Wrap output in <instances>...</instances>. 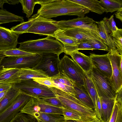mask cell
Listing matches in <instances>:
<instances>
[{
  "mask_svg": "<svg viewBox=\"0 0 122 122\" xmlns=\"http://www.w3.org/2000/svg\"><path fill=\"white\" fill-rule=\"evenodd\" d=\"M41 7L37 14L46 18L62 15H75L84 17L90 11L87 8L69 0H35Z\"/></svg>",
  "mask_w": 122,
  "mask_h": 122,
  "instance_id": "1",
  "label": "cell"
},
{
  "mask_svg": "<svg viewBox=\"0 0 122 122\" xmlns=\"http://www.w3.org/2000/svg\"><path fill=\"white\" fill-rule=\"evenodd\" d=\"M49 88L61 101L64 108L72 111L78 114L84 122H90L99 119L97 117L94 109L81 102L74 95L55 87Z\"/></svg>",
  "mask_w": 122,
  "mask_h": 122,
  "instance_id": "2",
  "label": "cell"
},
{
  "mask_svg": "<svg viewBox=\"0 0 122 122\" xmlns=\"http://www.w3.org/2000/svg\"><path fill=\"white\" fill-rule=\"evenodd\" d=\"M50 36L36 40L19 43L20 50L36 54L51 53L59 56L64 52L63 44L55 38Z\"/></svg>",
  "mask_w": 122,
  "mask_h": 122,
  "instance_id": "3",
  "label": "cell"
},
{
  "mask_svg": "<svg viewBox=\"0 0 122 122\" xmlns=\"http://www.w3.org/2000/svg\"><path fill=\"white\" fill-rule=\"evenodd\" d=\"M60 71L64 73L76 84L85 86V73L72 59L65 55L59 63Z\"/></svg>",
  "mask_w": 122,
  "mask_h": 122,
  "instance_id": "4",
  "label": "cell"
},
{
  "mask_svg": "<svg viewBox=\"0 0 122 122\" xmlns=\"http://www.w3.org/2000/svg\"><path fill=\"white\" fill-rule=\"evenodd\" d=\"M14 85L23 92L33 97L40 99L56 97L49 87L39 84L32 79L21 81L20 82Z\"/></svg>",
  "mask_w": 122,
  "mask_h": 122,
  "instance_id": "5",
  "label": "cell"
},
{
  "mask_svg": "<svg viewBox=\"0 0 122 122\" xmlns=\"http://www.w3.org/2000/svg\"><path fill=\"white\" fill-rule=\"evenodd\" d=\"M89 74L100 97L112 98L115 97L116 93L113 89L110 79L102 74L93 66Z\"/></svg>",
  "mask_w": 122,
  "mask_h": 122,
  "instance_id": "6",
  "label": "cell"
},
{
  "mask_svg": "<svg viewBox=\"0 0 122 122\" xmlns=\"http://www.w3.org/2000/svg\"><path fill=\"white\" fill-rule=\"evenodd\" d=\"M107 53L112 67L110 80L116 93L122 88V55L119 53L116 48L110 49Z\"/></svg>",
  "mask_w": 122,
  "mask_h": 122,
  "instance_id": "7",
  "label": "cell"
},
{
  "mask_svg": "<svg viewBox=\"0 0 122 122\" xmlns=\"http://www.w3.org/2000/svg\"><path fill=\"white\" fill-rule=\"evenodd\" d=\"M61 30L65 35L80 41L90 39L102 40L99 34L98 26L95 22Z\"/></svg>",
  "mask_w": 122,
  "mask_h": 122,
  "instance_id": "8",
  "label": "cell"
},
{
  "mask_svg": "<svg viewBox=\"0 0 122 122\" xmlns=\"http://www.w3.org/2000/svg\"><path fill=\"white\" fill-rule=\"evenodd\" d=\"M41 56L39 54L22 57H6L3 59L1 64L2 68H11L18 69L32 68L40 61Z\"/></svg>",
  "mask_w": 122,
  "mask_h": 122,
  "instance_id": "9",
  "label": "cell"
},
{
  "mask_svg": "<svg viewBox=\"0 0 122 122\" xmlns=\"http://www.w3.org/2000/svg\"><path fill=\"white\" fill-rule=\"evenodd\" d=\"M20 112L32 116L39 113H54L63 115L62 108L50 105L38 98L33 97L29 100Z\"/></svg>",
  "mask_w": 122,
  "mask_h": 122,
  "instance_id": "10",
  "label": "cell"
},
{
  "mask_svg": "<svg viewBox=\"0 0 122 122\" xmlns=\"http://www.w3.org/2000/svg\"><path fill=\"white\" fill-rule=\"evenodd\" d=\"M32 97L20 90L12 104L0 113V122H10Z\"/></svg>",
  "mask_w": 122,
  "mask_h": 122,
  "instance_id": "11",
  "label": "cell"
},
{
  "mask_svg": "<svg viewBox=\"0 0 122 122\" xmlns=\"http://www.w3.org/2000/svg\"><path fill=\"white\" fill-rule=\"evenodd\" d=\"M41 56L40 61L34 67L45 72L49 77L57 74L59 72V65L60 59L56 54L46 53L39 54Z\"/></svg>",
  "mask_w": 122,
  "mask_h": 122,
  "instance_id": "12",
  "label": "cell"
},
{
  "mask_svg": "<svg viewBox=\"0 0 122 122\" xmlns=\"http://www.w3.org/2000/svg\"><path fill=\"white\" fill-rule=\"evenodd\" d=\"M56 21L51 18H46L41 16L34 23L27 33L51 36L60 29L54 23Z\"/></svg>",
  "mask_w": 122,
  "mask_h": 122,
  "instance_id": "13",
  "label": "cell"
},
{
  "mask_svg": "<svg viewBox=\"0 0 122 122\" xmlns=\"http://www.w3.org/2000/svg\"><path fill=\"white\" fill-rule=\"evenodd\" d=\"M90 54L92 66L102 74L110 79L112 75V67L108 53L102 55Z\"/></svg>",
  "mask_w": 122,
  "mask_h": 122,
  "instance_id": "14",
  "label": "cell"
},
{
  "mask_svg": "<svg viewBox=\"0 0 122 122\" xmlns=\"http://www.w3.org/2000/svg\"><path fill=\"white\" fill-rule=\"evenodd\" d=\"M19 37L10 30L0 26V51L17 48Z\"/></svg>",
  "mask_w": 122,
  "mask_h": 122,
  "instance_id": "15",
  "label": "cell"
},
{
  "mask_svg": "<svg viewBox=\"0 0 122 122\" xmlns=\"http://www.w3.org/2000/svg\"><path fill=\"white\" fill-rule=\"evenodd\" d=\"M50 77L53 82L54 87L75 96L74 82L64 73L59 71L57 75Z\"/></svg>",
  "mask_w": 122,
  "mask_h": 122,
  "instance_id": "16",
  "label": "cell"
},
{
  "mask_svg": "<svg viewBox=\"0 0 122 122\" xmlns=\"http://www.w3.org/2000/svg\"><path fill=\"white\" fill-rule=\"evenodd\" d=\"M51 36L55 38L63 44L64 52L66 54L68 52L77 51V46L81 41L65 35L60 29Z\"/></svg>",
  "mask_w": 122,
  "mask_h": 122,
  "instance_id": "17",
  "label": "cell"
},
{
  "mask_svg": "<svg viewBox=\"0 0 122 122\" xmlns=\"http://www.w3.org/2000/svg\"><path fill=\"white\" fill-rule=\"evenodd\" d=\"M19 69L2 68L0 70V85L14 84L20 82L18 77Z\"/></svg>",
  "mask_w": 122,
  "mask_h": 122,
  "instance_id": "18",
  "label": "cell"
},
{
  "mask_svg": "<svg viewBox=\"0 0 122 122\" xmlns=\"http://www.w3.org/2000/svg\"><path fill=\"white\" fill-rule=\"evenodd\" d=\"M92 19L86 16L68 20L56 21L54 23L61 30L73 27H79L95 22Z\"/></svg>",
  "mask_w": 122,
  "mask_h": 122,
  "instance_id": "19",
  "label": "cell"
},
{
  "mask_svg": "<svg viewBox=\"0 0 122 122\" xmlns=\"http://www.w3.org/2000/svg\"><path fill=\"white\" fill-rule=\"evenodd\" d=\"M66 54L70 56L72 59L77 64L86 74H89L93 66L89 56H87L78 51L68 52Z\"/></svg>",
  "mask_w": 122,
  "mask_h": 122,
  "instance_id": "20",
  "label": "cell"
},
{
  "mask_svg": "<svg viewBox=\"0 0 122 122\" xmlns=\"http://www.w3.org/2000/svg\"><path fill=\"white\" fill-rule=\"evenodd\" d=\"M75 96L78 99L89 107L95 110L92 101L87 90L86 85H79L74 82Z\"/></svg>",
  "mask_w": 122,
  "mask_h": 122,
  "instance_id": "21",
  "label": "cell"
},
{
  "mask_svg": "<svg viewBox=\"0 0 122 122\" xmlns=\"http://www.w3.org/2000/svg\"><path fill=\"white\" fill-rule=\"evenodd\" d=\"M12 85L0 101V113L9 107L20 92V90Z\"/></svg>",
  "mask_w": 122,
  "mask_h": 122,
  "instance_id": "22",
  "label": "cell"
},
{
  "mask_svg": "<svg viewBox=\"0 0 122 122\" xmlns=\"http://www.w3.org/2000/svg\"><path fill=\"white\" fill-rule=\"evenodd\" d=\"M18 77L21 81L32 79L34 77H49L46 73L42 70L33 68L19 69Z\"/></svg>",
  "mask_w": 122,
  "mask_h": 122,
  "instance_id": "23",
  "label": "cell"
},
{
  "mask_svg": "<svg viewBox=\"0 0 122 122\" xmlns=\"http://www.w3.org/2000/svg\"><path fill=\"white\" fill-rule=\"evenodd\" d=\"M97 25L99 36L103 42L110 49L116 48L109 33L111 32L107 28L102 20L95 21Z\"/></svg>",
  "mask_w": 122,
  "mask_h": 122,
  "instance_id": "24",
  "label": "cell"
},
{
  "mask_svg": "<svg viewBox=\"0 0 122 122\" xmlns=\"http://www.w3.org/2000/svg\"><path fill=\"white\" fill-rule=\"evenodd\" d=\"M85 7L89 11L101 15L105 9L101 5L97 0H69Z\"/></svg>",
  "mask_w": 122,
  "mask_h": 122,
  "instance_id": "25",
  "label": "cell"
},
{
  "mask_svg": "<svg viewBox=\"0 0 122 122\" xmlns=\"http://www.w3.org/2000/svg\"><path fill=\"white\" fill-rule=\"evenodd\" d=\"M100 98L102 110V119L104 122H105L111 117L113 110L115 97L112 98H105L101 97Z\"/></svg>",
  "mask_w": 122,
  "mask_h": 122,
  "instance_id": "26",
  "label": "cell"
},
{
  "mask_svg": "<svg viewBox=\"0 0 122 122\" xmlns=\"http://www.w3.org/2000/svg\"><path fill=\"white\" fill-rule=\"evenodd\" d=\"M41 17L36 13L29 19L28 21L21 22L20 24L12 27L10 30L19 35L26 33L34 23Z\"/></svg>",
  "mask_w": 122,
  "mask_h": 122,
  "instance_id": "27",
  "label": "cell"
},
{
  "mask_svg": "<svg viewBox=\"0 0 122 122\" xmlns=\"http://www.w3.org/2000/svg\"><path fill=\"white\" fill-rule=\"evenodd\" d=\"M32 116L41 122H58L64 120L63 115L56 114L39 113Z\"/></svg>",
  "mask_w": 122,
  "mask_h": 122,
  "instance_id": "28",
  "label": "cell"
},
{
  "mask_svg": "<svg viewBox=\"0 0 122 122\" xmlns=\"http://www.w3.org/2000/svg\"><path fill=\"white\" fill-rule=\"evenodd\" d=\"M23 17L16 15L4 9H0V24L15 21L23 22Z\"/></svg>",
  "mask_w": 122,
  "mask_h": 122,
  "instance_id": "29",
  "label": "cell"
},
{
  "mask_svg": "<svg viewBox=\"0 0 122 122\" xmlns=\"http://www.w3.org/2000/svg\"><path fill=\"white\" fill-rule=\"evenodd\" d=\"M99 2L107 13H112L122 8V0H100Z\"/></svg>",
  "mask_w": 122,
  "mask_h": 122,
  "instance_id": "30",
  "label": "cell"
},
{
  "mask_svg": "<svg viewBox=\"0 0 122 122\" xmlns=\"http://www.w3.org/2000/svg\"><path fill=\"white\" fill-rule=\"evenodd\" d=\"M85 84L87 90L91 97L95 107L96 100L97 97V93L95 86L92 79L90 74L86 73Z\"/></svg>",
  "mask_w": 122,
  "mask_h": 122,
  "instance_id": "31",
  "label": "cell"
},
{
  "mask_svg": "<svg viewBox=\"0 0 122 122\" xmlns=\"http://www.w3.org/2000/svg\"><path fill=\"white\" fill-rule=\"evenodd\" d=\"M109 122H122V102L116 99Z\"/></svg>",
  "mask_w": 122,
  "mask_h": 122,
  "instance_id": "32",
  "label": "cell"
},
{
  "mask_svg": "<svg viewBox=\"0 0 122 122\" xmlns=\"http://www.w3.org/2000/svg\"><path fill=\"white\" fill-rule=\"evenodd\" d=\"M109 35L111 37L119 53L122 55V29H118Z\"/></svg>",
  "mask_w": 122,
  "mask_h": 122,
  "instance_id": "33",
  "label": "cell"
},
{
  "mask_svg": "<svg viewBox=\"0 0 122 122\" xmlns=\"http://www.w3.org/2000/svg\"><path fill=\"white\" fill-rule=\"evenodd\" d=\"M0 53L4 55L6 57H22L33 55L36 54L24 51L18 48L0 51Z\"/></svg>",
  "mask_w": 122,
  "mask_h": 122,
  "instance_id": "34",
  "label": "cell"
},
{
  "mask_svg": "<svg viewBox=\"0 0 122 122\" xmlns=\"http://www.w3.org/2000/svg\"><path fill=\"white\" fill-rule=\"evenodd\" d=\"M24 13L26 14L27 18L30 17L32 15L34 7L36 4L35 0H20Z\"/></svg>",
  "mask_w": 122,
  "mask_h": 122,
  "instance_id": "35",
  "label": "cell"
},
{
  "mask_svg": "<svg viewBox=\"0 0 122 122\" xmlns=\"http://www.w3.org/2000/svg\"><path fill=\"white\" fill-rule=\"evenodd\" d=\"M10 122H38V121L36 118L32 115L20 112Z\"/></svg>",
  "mask_w": 122,
  "mask_h": 122,
  "instance_id": "36",
  "label": "cell"
},
{
  "mask_svg": "<svg viewBox=\"0 0 122 122\" xmlns=\"http://www.w3.org/2000/svg\"><path fill=\"white\" fill-rule=\"evenodd\" d=\"M63 115L64 120H71L78 122H84L81 117L74 112L66 108H62Z\"/></svg>",
  "mask_w": 122,
  "mask_h": 122,
  "instance_id": "37",
  "label": "cell"
},
{
  "mask_svg": "<svg viewBox=\"0 0 122 122\" xmlns=\"http://www.w3.org/2000/svg\"><path fill=\"white\" fill-rule=\"evenodd\" d=\"M90 43L93 50H99L109 51L110 49L102 40H87Z\"/></svg>",
  "mask_w": 122,
  "mask_h": 122,
  "instance_id": "38",
  "label": "cell"
},
{
  "mask_svg": "<svg viewBox=\"0 0 122 122\" xmlns=\"http://www.w3.org/2000/svg\"><path fill=\"white\" fill-rule=\"evenodd\" d=\"M113 15L111 16L109 18L105 17L102 20L108 29L112 33L116 31L119 29L116 25Z\"/></svg>",
  "mask_w": 122,
  "mask_h": 122,
  "instance_id": "39",
  "label": "cell"
},
{
  "mask_svg": "<svg viewBox=\"0 0 122 122\" xmlns=\"http://www.w3.org/2000/svg\"><path fill=\"white\" fill-rule=\"evenodd\" d=\"M39 99L41 101L50 105L60 108L64 107L63 105L56 97Z\"/></svg>",
  "mask_w": 122,
  "mask_h": 122,
  "instance_id": "40",
  "label": "cell"
},
{
  "mask_svg": "<svg viewBox=\"0 0 122 122\" xmlns=\"http://www.w3.org/2000/svg\"><path fill=\"white\" fill-rule=\"evenodd\" d=\"M32 79L40 84L48 87H54L53 82L49 77L46 78L34 77Z\"/></svg>",
  "mask_w": 122,
  "mask_h": 122,
  "instance_id": "41",
  "label": "cell"
},
{
  "mask_svg": "<svg viewBox=\"0 0 122 122\" xmlns=\"http://www.w3.org/2000/svg\"><path fill=\"white\" fill-rule=\"evenodd\" d=\"M95 111L97 118L99 120L102 121V107L100 98L98 94L96 100Z\"/></svg>",
  "mask_w": 122,
  "mask_h": 122,
  "instance_id": "42",
  "label": "cell"
},
{
  "mask_svg": "<svg viewBox=\"0 0 122 122\" xmlns=\"http://www.w3.org/2000/svg\"><path fill=\"white\" fill-rule=\"evenodd\" d=\"M80 50H93L90 42L87 40L81 41L78 45L77 47V51Z\"/></svg>",
  "mask_w": 122,
  "mask_h": 122,
  "instance_id": "43",
  "label": "cell"
},
{
  "mask_svg": "<svg viewBox=\"0 0 122 122\" xmlns=\"http://www.w3.org/2000/svg\"><path fill=\"white\" fill-rule=\"evenodd\" d=\"M12 84H2L0 85V92L8 90L11 87Z\"/></svg>",
  "mask_w": 122,
  "mask_h": 122,
  "instance_id": "44",
  "label": "cell"
},
{
  "mask_svg": "<svg viewBox=\"0 0 122 122\" xmlns=\"http://www.w3.org/2000/svg\"><path fill=\"white\" fill-rule=\"evenodd\" d=\"M116 17L122 22V8L118 10L115 14Z\"/></svg>",
  "mask_w": 122,
  "mask_h": 122,
  "instance_id": "45",
  "label": "cell"
},
{
  "mask_svg": "<svg viewBox=\"0 0 122 122\" xmlns=\"http://www.w3.org/2000/svg\"><path fill=\"white\" fill-rule=\"evenodd\" d=\"M4 3H7L10 5H15L18 4L20 2V0H3Z\"/></svg>",
  "mask_w": 122,
  "mask_h": 122,
  "instance_id": "46",
  "label": "cell"
},
{
  "mask_svg": "<svg viewBox=\"0 0 122 122\" xmlns=\"http://www.w3.org/2000/svg\"><path fill=\"white\" fill-rule=\"evenodd\" d=\"M5 57L4 55L0 53V70L2 68L1 66V62L3 59Z\"/></svg>",
  "mask_w": 122,
  "mask_h": 122,
  "instance_id": "47",
  "label": "cell"
},
{
  "mask_svg": "<svg viewBox=\"0 0 122 122\" xmlns=\"http://www.w3.org/2000/svg\"><path fill=\"white\" fill-rule=\"evenodd\" d=\"M4 3L3 0H0V8L3 9V5Z\"/></svg>",
  "mask_w": 122,
  "mask_h": 122,
  "instance_id": "48",
  "label": "cell"
},
{
  "mask_svg": "<svg viewBox=\"0 0 122 122\" xmlns=\"http://www.w3.org/2000/svg\"><path fill=\"white\" fill-rule=\"evenodd\" d=\"M64 121L65 122H78L75 120H66Z\"/></svg>",
  "mask_w": 122,
  "mask_h": 122,
  "instance_id": "49",
  "label": "cell"
},
{
  "mask_svg": "<svg viewBox=\"0 0 122 122\" xmlns=\"http://www.w3.org/2000/svg\"><path fill=\"white\" fill-rule=\"evenodd\" d=\"M90 122H104L102 121L101 120L99 119L97 120H93Z\"/></svg>",
  "mask_w": 122,
  "mask_h": 122,
  "instance_id": "50",
  "label": "cell"
},
{
  "mask_svg": "<svg viewBox=\"0 0 122 122\" xmlns=\"http://www.w3.org/2000/svg\"><path fill=\"white\" fill-rule=\"evenodd\" d=\"M110 118V117L105 122H109Z\"/></svg>",
  "mask_w": 122,
  "mask_h": 122,
  "instance_id": "51",
  "label": "cell"
},
{
  "mask_svg": "<svg viewBox=\"0 0 122 122\" xmlns=\"http://www.w3.org/2000/svg\"><path fill=\"white\" fill-rule=\"evenodd\" d=\"M65 122L64 120V121H63L59 122Z\"/></svg>",
  "mask_w": 122,
  "mask_h": 122,
  "instance_id": "52",
  "label": "cell"
},
{
  "mask_svg": "<svg viewBox=\"0 0 122 122\" xmlns=\"http://www.w3.org/2000/svg\"><path fill=\"white\" fill-rule=\"evenodd\" d=\"M2 99L1 98V97H0V100H1V99Z\"/></svg>",
  "mask_w": 122,
  "mask_h": 122,
  "instance_id": "53",
  "label": "cell"
},
{
  "mask_svg": "<svg viewBox=\"0 0 122 122\" xmlns=\"http://www.w3.org/2000/svg\"><path fill=\"white\" fill-rule=\"evenodd\" d=\"M38 122H41L39 121H38Z\"/></svg>",
  "mask_w": 122,
  "mask_h": 122,
  "instance_id": "54",
  "label": "cell"
},
{
  "mask_svg": "<svg viewBox=\"0 0 122 122\" xmlns=\"http://www.w3.org/2000/svg\"></svg>",
  "mask_w": 122,
  "mask_h": 122,
  "instance_id": "55",
  "label": "cell"
}]
</instances>
